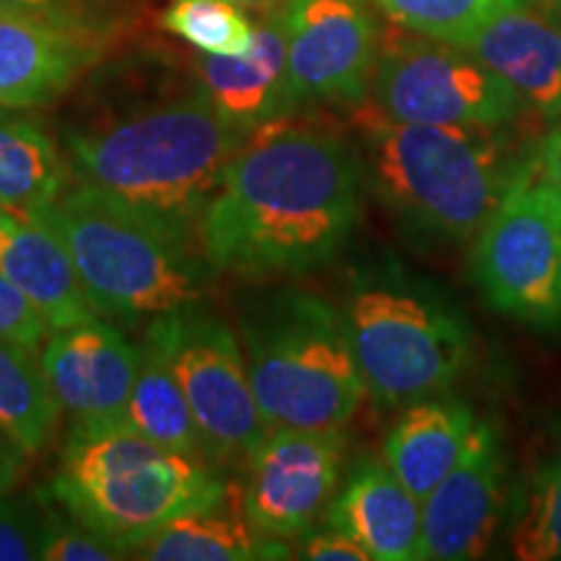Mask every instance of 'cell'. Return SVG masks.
<instances>
[{"label": "cell", "instance_id": "1", "mask_svg": "<svg viewBox=\"0 0 561 561\" xmlns=\"http://www.w3.org/2000/svg\"><path fill=\"white\" fill-rule=\"evenodd\" d=\"M248 136L221 121L191 62L149 47L91 70L60 146L76 185L198 248L203 210Z\"/></svg>", "mask_w": 561, "mask_h": 561}, {"label": "cell", "instance_id": "2", "mask_svg": "<svg viewBox=\"0 0 561 561\" xmlns=\"http://www.w3.org/2000/svg\"><path fill=\"white\" fill-rule=\"evenodd\" d=\"M354 140L286 115L242 140L203 210L198 248L216 273L301 276L325 268L362 216Z\"/></svg>", "mask_w": 561, "mask_h": 561}, {"label": "cell", "instance_id": "3", "mask_svg": "<svg viewBox=\"0 0 561 561\" xmlns=\"http://www.w3.org/2000/svg\"><path fill=\"white\" fill-rule=\"evenodd\" d=\"M364 187L405 237L460 244L479 234L504 193L538 157H525L507 128L403 123L356 107Z\"/></svg>", "mask_w": 561, "mask_h": 561}, {"label": "cell", "instance_id": "4", "mask_svg": "<svg viewBox=\"0 0 561 561\" xmlns=\"http://www.w3.org/2000/svg\"><path fill=\"white\" fill-rule=\"evenodd\" d=\"M231 494L210 462L157 445L123 419L70 424L50 496L125 557L187 512Z\"/></svg>", "mask_w": 561, "mask_h": 561}, {"label": "cell", "instance_id": "5", "mask_svg": "<svg viewBox=\"0 0 561 561\" xmlns=\"http://www.w3.org/2000/svg\"><path fill=\"white\" fill-rule=\"evenodd\" d=\"M250 385L271 430H343L367 396L341 307L280 286L240 301Z\"/></svg>", "mask_w": 561, "mask_h": 561}, {"label": "cell", "instance_id": "6", "mask_svg": "<svg viewBox=\"0 0 561 561\" xmlns=\"http://www.w3.org/2000/svg\"><path fill=\"white\" fill-rule=\"evenodd\" d=\"M341 314L367 396L382 411L442 396L471 364L466 312L437 284L398 265L356 273Z\"/></svg>", "mask_w": 561, "mask_h": 561}, {"label": "cell", "instance_id": "7", "mask_svg": "<svg viewBox=\"0 0 561 561\" xmlns=\"http://www.w3.org/2000/svg\"><path fill=\"white\" fill-rule=\"evenodd\" d=\"M66 244L102 318L138 322L203 305L214 268L198 248L174 242L83 185L24 214Z\"/></svg>", "mask_w": 561, "mask_h": 561}, {"label": "cell", "instance_id": "8", "mask_svg": "<svg viewBox=\"0 0 561 561\" xmlns=\"http://www.w3.org/2000/svg\"><path fill=\"white\" fill-rule=\"evenodd\" d=\"M471 278L491 310L536 331L561 325L559 191L538 159L473 237Z\"/></svg>", "mask_w": 561, "mask_h": 561}, {"label": "cell", "instance_id": "9", "mask_svg": "<svg viewBox=\"0 0 561 561\" xmlns=\"http://www.w3.org/2000/svg\"><path fill=\"white\" fill-rule=\"evenodd\" d=\"M144 341L159 348L178 375L210 466L248 462L271 426L257 405L234 331L219 314L195 305L153 318Z\"/></svg>", "mask_w": 561, "mask_h": 561}, {"label": "cell", "instance_id": "10", "mask_svg": "<svg viewBox=\"0 0 561 561\" xmlns=\"http://www.w3.org/2000/svg\"><path fill=\"white\" fill-rule=\"evenodd\" d=\"M371 100L392 121L453 128H510L525 115L515 91L466 47L409 30L382 34Z\"/></svg>", "mask_w": 561, "mask_h": 561}, {"label": "cell", "instance_id": "11", "mask_svg": "<svg viewBox=\"0 0 561 561\" xmlns=\"http://www.w3.org/2000/svg\"><path fill=\"white\" fill-rule=\"evenodd\" d=\"M289 83L301 107H362L382 32L362 0H289L284 9Z\"/></svg>", "mask_w": 561, "mask_h": 561}, {"label": "cell", "instance_id": "12", "mask_svg": "<svg viewBox=\"0 0 561 561\" xmlns=\"http://www.w3.org/2000/svg\"><path fill=\"white\" fill-rule=\"evenodd\" d=\"M512 507L507 447L491 421H479L450 473L421 500L419 559H481L510 523Z\"/></svg>", "mask_w": 561, "mask_h": 561}, {"label": "cell", "instance_id": "13", "mask_svg": "<svg viewBox=\"0 0 561 561\" xmlns=\"http://www.w3.org/2000/svg\"><path fill=\"white\" fill-rule=\"evenodd\" d=\"M343 458L341 430H271L248 460L242 512L265 536L297 541L339 491Z\"/></svg>", "mask_w": 561, "mask_h": 561}, {"label": "cell", "instance_id": "14", "mask_svg": "<svg viewBox=\"0 0 561 561\" xmlns=\"http://www.w3.org/2000/svg\"><path fill=\"white\" fill-rule=\"evenodd\" d=\"M121 45L0 5V107L37 110L62 100Z\"/></svg>", "mask_w": 561, "mask_h": 561}, {"label": "cell", "instance_id": "15", "mask_svg": "<svg viewBox=\"0 0 561 561\" xmlns=\"http://www.w3.org/2000/svg\"><path fill=\"white\" fill-rule=\"evenodd\" d=\"M42 369L70 424L123 419L140 367V346L100 320L60 328L47 335Z\"/></svg>", "mask_w": 561, "mask_h": 561}, {"label": "cell", "instance_id": "16", "mask_svg": "<svg viewBox=\"0 0 561 561\" xmlns=\"http://www.w3.org/2000/svg\"><path fill=\"white\" fill-rule=\"evenodd\" d=\"M214 110L231 128L252 133L286 115H297L289 83V45L284 9L255 21V37L242 55H203L191 60Z\"/></svg>", "mask_w": 561, "mask_h": 561}, {"label": "cell", "instance_id": "17", "mask_svg": "<svg viewBox=\"0 0 561 561\" xmlns=\"http://www.w3.org/2000/svg\"><path fill=\"white\" fill-rule=\"evenodd\" d=\"M462 47L515 91L525 112L561 121V26L536 3L496 13Z\"/></svg>", "mask_w": 561, "mask_h": 561}, {"label": "cell", "instance_id": "18", "mask_svg": "<svg viewBox=\"0 0 561 561\" xmlns=\"http://www.w3.org/2000/svg\"><path fill=\"white\" fill-rule=\"evenodd\" d=\"M0 273L37 307L53 331L100 320L66 244L42 224L0 206Z\"/></svg>", "mask_w": 561, "mask_h": 561}, {"label": "cell", "instance_id": "19", "mask_svg": "<svg viewBox=\"0 0 561 561\" xmlns=\"http://www.w3.org/2000/svg\"><path fill=\"white\" fill-rule=\"evenodd\" d=\"M325 523L359 541L377 561H413L421 546V500L390 471L388 462H354Z\"/></svg>", "mask_w": 561, "mask_h": 561}, {"label": "cell", "instance_id": "20", "mask_svg": "<svg viewBox=\"0 0 561 561\" xmlns=\"http://www.w3.org/2000/svg\"><path fill=\"white\" fill-rule=\"evenodd\" d=\"M476 424L471 405L445 392L405 405L385 437V462L413 496L424 500L458 462Z\"/></svg>", "mask_w": 561, "mask_h": 561}, {"label": "cell", "instance_id": "21", "mask_svg": "<svg viewBox=\"0 0 561 561\" xmlns=\"http://www.w3.org/2000/svg\"><path fill=\"white\" fill-rule=\"evenodd\" d=\"M221 504L174 517L136 546L130 557L151 561H255L294 557L291 546L284 543V538L265 536L248 520L244 512L240 515L237 510H221Z\"/></svg>", "mask_w": 561, "mask_h": 561}, {"label": "cell", "instance_id": "22", "mask_svg": "<svg viewBox=\"0 0 561 561\" xmlns=\"http://www.w3.org/2000/svg\"><path fill=\"white\" fill-rule=\"evenodd\" d=\"M16 112L0 107V206L24 216L58 201L73 174L45 125Z\"/></svg>", "mask_w": 561, "mask_h": 561}, {"label": "cell", "instance_id": "23", "mask_svg": "<svg viewBox=\"0 0 561 561\" xmlns=\"http://www.w3.org/2000/svg\"><path fill=\"white\" fill-rule=\"evenodd\" d=\"M123 421L167 450L208 462L185 390L159 348H153L149 341L140 343L138 377L125 403Z\"/></svg>", "mask_w": 561, "mask_h": 561}, {"label": "cell", "instance_id": "24", "mask_svg": "<svg viewBox=\"0 0 561 561\" xmlns=\"http://www.w3.org/2000/svg\"><path fill=\"white\" fill-rule=\"evenodd\" d=\"M60 405L34 348L0 335V426L30 455L47 450Z\"/></svg>", "mask_w": 561, "mask_h": 561}, {"label": "cell", "instance_id": "25", "mask_svg": "<svg viewBox=\"0 0 561 561\" xmlns=\"http://www.w3.org/2000/svg\"><path fill=\"white\" fill-rule=\"evenodd\" d=\"M510 551L520 561H561V434L515 500Z\"/></svg>", "mask_w": 561, "mask_h": 561}, {"label": "cell", "instance_id": "26", "mask_svg": "<svg viewBox=\"0 0 561 561\" xmlns=\"http://www.w3.org/2000/svg\"><path fill=\"white\" fill-rule=\"evenodd\" d=\"M159 26L203 55H242L255 37V24L234 0H170Z\"/></svg>", "mask_w": 561, "mask_h": 561}, {"label": "cell", "instance_id": "27", "mask_svg": "<svg viewBox=\"0 0 561 561\" xmlns=\"http://www.w3.org/2000/svg\"><path fill=\"white\" fill-rule=\"evenodd\" d=\"M401 30L462 47L496 13L538 0H375Z\"/></svg>", "mask_w": 561, "mask_h": 561}, {"label": "cell", "instance_id": "28", "mask_svg": "<svg viewBox=\"0 0 561 561\" xmlns=\"http://www.w3.org/2000/svg\"><path fill=\"white\" fill-rule=\"evenodd\" d=\"M3 9L125 39L138 26V0H0Z\"/></svg>", "mask_w": 561, "mask_h": 561}, {"label": "cell", "instance_id": "29", "mask_svg": "<svg viewBox=\"0 0 561 561\" xmlns=\"http://www.w3.org/2000/svg\"><path fill=\"white\" fill-rule=\"evenodd\" d=\"M55 507L42 496H0V561L42 559Z\"/></svg>", "mask_w": 561, "mask_h": 561}, {"label": "cell", "instance_id": "30", "mask_svg": "<svg viewBox=\"0 0 561 561\" xmlns=\"http://www.w3.org/2000/svg\"><path fill=\"white\" fill-rule=\"evenodd\" d=\"M128 559L121 549H115L87 525L70 517L66 510H55L50 536H47L42 561H115Z\"/></svg>", "mask_w": 561, "mask_h": 561}, {"label": "cell", "instance_id": "31", "mask_svg": "<svg viewBox=\"0 0 561 561\" xmlns=\"http://www.w3.org/2000/svg\"><path fill=\"white\" fill-rule=\"evenodd\" d=\"M47 333L50 325L37 312V307L0 273V335L37 351L47 341Z\"/></svg>", "mask_w": 561, "mask_h": 561}, {"label": "cell", "instance_id": "32", "mask_svg": "<svg viewBox=\"0 0 561 561\" xmlns=\"http://www.w3.org/2000/svg\"><path fill=\"white\" fill-rule=\"evenodd\" d=\"M297 557L312 561H369L371 557L359 541L333 525L310 528L297 538Z\"/></svg>", "mask_w": 561, "mask_h": 561}, {"label": "cell", "instance_id": "33", "mask_svg": "<svg viewBox=\"0 0 561 561\" xmlns=\"http://www.w3.org/2000/svg\"><path fill=\"white\" fill-rule=\"evenodd\" d=\"M26 458H30V453L0 426V496L11 494V489H16V483L26 471Z\"/></svg>", "mask_w": 561, "mask_h": 561}, {"label": "cell", "instance_id": "34", "mask_svg": "<svg viewBox=\"0 0 561 561\" xmlns=\"http://www.w3.org/2000/svg\"><path fill=\"white\" fill-rule=\"evenodd\" d=\"M538 167H541L543 178L561 193V121L538 146Z\"/></svg>", "mask_w": 561, "mask_h": 561}, {"label": "cell", "instance_id": "35", "mask_svg": "<svg viewBox=\"0 0 561 561\" xmlns=\"http://www.w3.org/2000/svg\"><path fill=\"white\" fill-rule=\"evenodd\" d=\"M234 3L244 11L257 13V16H265V13L286 9V3H289V0H234Z\"/></svg>", "mask_w": 561, "mask_h": 561}, {"label": "cell", "instance_id": "36", "mask_svg": "<svg viewBox=\"0 0 561 561\" xmlns=\"http://www.w3.org/2000/svg\"><path fill=\"white\" fill-rule=\"evenodd\" d=\"M557 5H559V13H561V0H557Z\"/></svg>", "mask_w": 561, "mask_h": 561}, {"label": "cell", "instance_id": "37", "mask_svg": "<svg viewBox=\"0 0 561 561\" xmlns=\"http://www.w3.org/2000/svg\"><path fill=\"white\" fill-rule=\"evenodd\" d=\"M559 210H561V193H559Z\"/></svg>", "mask_w": 561, "mask_h": 561}]
</instances>
